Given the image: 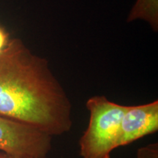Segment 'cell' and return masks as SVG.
Segmentation results:
<instances>
[{"mask_svg": "<svg viewBox=\"0 0 158 158\" xmlns=\"http://www.w3.org/2000/svg\"><path fill=\"white\" fill-rule=\"evenodd\" d=\"M89 113L88 127L79 140L81 158H110L116 149L120 124L127 106L94 96L86 102Z\"/></svg>", "mask_w": 158, "mask_h": 158, "instance_id": "2", "label": "cell"}, {"mask_svg": "<svg viewBox=\"0 0 158 158\" xmlns=\"http://www.w3.org/2000/svg\"><path fill=\"white\" fill-rule=\"evenodd\" d=\"M0 115L31 124L52 136L73 127L72 103L46 59L21 40L0 53Z\"/></svg>", "mask_w": 158, "mask_h": 158, "instance_id": "1", "label": "cell"}, {"mask_svg": "<svg viewBox=\"0 0 158 158\" xmlns=\"http://www.w3.org/2000/svg\"><path fill=\"white\" fill-rule=\"evenodd\" d=\"M9 40L8 34L6 32L5 29L0 27V53L5 48Z\"/></svg>", "mask_w": 158, "mask_h": 158, "instance_id": "6", "label": "cell"}, {"mask_svg": "<svg viewBox=\"0 0 158 158\" xmlns=\"http://www.w3.org/2000/svg\"><path fill=\"white\" fill-rule=\"evenodd\" d=\"M158 130V100L127 106L120 124L116 148L127 146Z\"/></svg>", "mask_w": 158, "mask_h": 158, "instance_id": "4", "label": "cell"}, {"mask_svg": "<svg viewBox=\"0 0 158 158\" xmlns=\"http://www.w3.org/2000/svg\"><path fill=\"white\" fill-rule=\"evenodd\" d=\"M136 158H158V143H152L139 148Z\"/></svg>", "mask_w": 158, "mask_h": 158, "instance_id": "5", "label": "cell"}, {"mask_svg": "<svg viewBox=\"0 0 158 158\" xmlns=\"http://www.w3.org/2000/svg\"><path fill=\"white\" fill-rule=\"evenodd\" d=\"M52 136L31 124L0 115V151L28 157L48 156Z\"/></svg>", "mask_w": 158, "mask_h": 158, "instance_id": "3", "label": "cell"}, {"mask_svg": "<svg viewBox=\"0 0 158 158\" xmlns=\"http://www.w3.org/2000/svg\"><path fill=\"white\" fill-rule=\"evenodd\" d=\"M0 158H49L48 156H43V157H28V156H20L12 155V154L5 153L2 152H0Z\"/></svg>", "mask_w": 158, "mask_h": 158, "instance_id": "7", "label": "cell"}]
</instances>
